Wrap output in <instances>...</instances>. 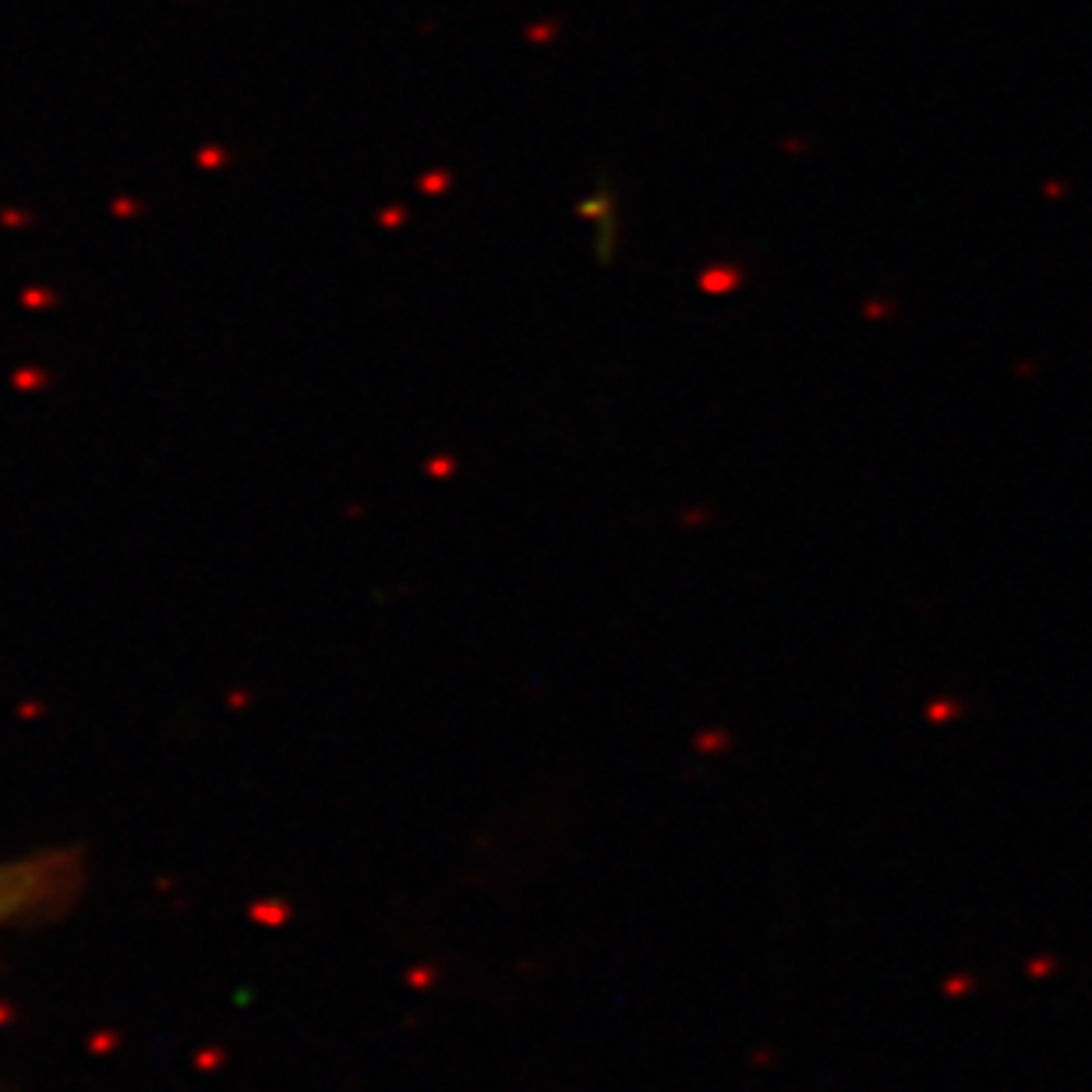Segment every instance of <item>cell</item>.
I'll use <instances>...</instances> for the list:
<instances>
[{"instance_id":"1","label":"cell","mask_w":1092,"mask_h":1092,"mask_svg":"<svg viewBox=\"0 0 1092 1092\" xmlns=\"http://www.w3.org/2000/svg\"><path fill=\"white\" fill-rule=\"evenodd\" d=\"M81 884L75 853H36L0 863V934L57 915Z\"/></svg>"}]
</instances>
